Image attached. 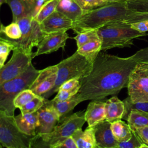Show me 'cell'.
<instances>
[{
	"label": "cell",
	"instance_id": "1",
	"mask_svg": "<svg viewBox=\"0 0 148 148\" xmlns=\"http://www.w3.org/2000/svg\"><path fill=\"white\" fill-rule=\"evenodd\" d=\"M137 63L133 55L124 58L100 52L90 73L80 80L78 97L83 102L101 100L117 94L127 87L130 75Z\"/></svg>",
	"mask_w": 148,
	"mask_h": 148
},
{
	"label": "cell",
	"instance_id": "2",
	"mask_svg": "<svg viewBox=\"0 0 148 148\" xmlns=\"http://www.w3.org/2000/svg\"><path fill=\"white\" fill-rule=\"evenodd\" d=\"M132 13L127 8L126 1L113 2L83 13L73 23L72 29L78 34L109 24L125 26V21Z\"/></svg>",
	"mask_w": 148,
	"mask_h": 148
},
{
	"label": "cell",
	"instance_id": "3",
	"mask_svg": "<svg viewBox=\"0 0 148 148\" xmlns=\"http://www.w3.org/2000/svg\"><path fill=\"white\" fill-rule=\"evenodd\" d=\"M85 112L68 115L60 120L53 130L47 134H38L32 138L31 148H53L82 128L86 122Z\"/></svg>",
	"mask_w": 148,
	"mask_h": 148
},
{
	"label": "cell",
	"instance_id": "4",
	"mask_svg": "<svg viewBox=\"0 0 148 148\" xmlns=\"http://www.w3.org/2000/svg\"><path fill=\"white\" fill-rule=\"evenodd\" d=\"M39 72L31 64L24 73L0 84V111L14 117L16 108L13 104L14 99L21 91L29 89Z\"/></svg>",
	"mask_w": 148,
	"mask_h": 148
},
{
	"label": "cell",
	"instance_id": "5",
	"mask_svg": "<svg viewBox=\"0 0 148 148\" xmlns=\"http://www.w3.org/2000/svg\"><path fill=\"white\" fill-rule=\"evenodd\" d=\"M57 65L58 71L55 85L50 91L42 96L45 99H48L58 92L61 86L65 82L72 79L81 80L88 76L92 70L93 63L76 51Z\"/></svg>",
	"mask_w": 148,
	"mask_h": 148
},
{
	"label": "cell",
	"instance_id": "6",
	"mask_svg": "<svg viewBox=\"0 0 148 148\" xmlns=\"http://www.w3.org/2000/svg\"><path fill=\"white\" fill-rule=\"evenodd\" d=\"M102 42V51L113 48L130 47L133 45L134 39L147 35L130 26L109 24L97 29Z\"/></svg>",
	"mask_w": 148,
	"mask_h": 148
},
{
	"label": "cell",
	"instance_id": "7",
	"mask_svg": "<svg viewBox=\"0 0 148 148\" xmlns=\"http://www.w3.org/2000/svg\"><path fill=\"white\" fill-rule=\"evenodd\" d=\"M21 31V36L17 40H12L1 35L10 42L14 46V49L23 51L27 54H32V50L34 47H37L45 35L39 24L32 16H28L19 20L17 21Z\"/></svg>",
	"mask_w": 148,
	"mask_h": 148
},
{
	"label": "cell",
	"instance_id": "8",
	"mask_svg": "<svg viewBox=\"0 0 148 148\" xmlns=\"http://www.w3.org/2000/svg\"><path fill=\"white\" fill-rule=\"evenodd\" d=\"M14 117L0 111V143L6 148H31L34 136L21 132L14 121Z\"/></svg>",
	"mask_w": 148,
	"mask_h": 148
},
{
	"label": "cell",
	"instance_id": "9",
	"mask_svg": "<svg viewBox=\"0 0 148 148\" xmlns=\"http://www.w3.org/2000/svg\"><path fill=\"white\" fill-rule=\"evenodd\" d=\"M127 88L132 102H148V62H138L130 75Z\"/></svg>",
	"mask_w": 148,
	"mask_h": 148
},
{
	"label": "cell",
	"instance_id": "10",
	"mask_svg": "<svg viewBox=\"0 0 148 148\" xmlns=\"http://www.w3.org/2000/svg\"><path fill=\"white\" fill-rule=\"evenodd\" d=\"M32 54H28L18 49L13 50L10 60L0 68V84L24 73L32 64Z\"/></svg>",
	"mask_w": 148,
	"mask_h": 148
},
{
	"label": "cell",
	"instance_id": "11",
	"mask_svg": "<svg viewBox=\"0 0 148 148\" xmlns=\"http://www.w3.org/2000/svg\"><path fill=\"white\" fill-rule=\"evenodd\" d=\"M57 71L58 67L57 64L40 70L39 75L31 84L29 90L36 95L42 97L54 86Z\"/></svg>",
	"mask_w": 148,
	"mask_h": 148
},
{
	"label": "cell",
	"instance_id": "12",
	"mask_svg": "<svg viewBox=\"0 0 148 148\" xmlns=\"http://www.w3.org/2000/svg\"><path fill=\"white\" fill-rule=\"evenodd\" d=\"M69 38L68 34L65 31L46 34L37 46L36 51L32 53L33 58L39 55L51 53L60 48L64 49Z\"/></svg>",
	"mask_w": 148,
	"mask_h": 148
},
{
	"label": "cell",
	"instance_id": "13",
	"mask_svg": "<svg viewBox=\"0 0 148 148\" xmlns=\"http://www.w3.org/2000/svg\"><path fill=\"white\" fill-rule=\"evenodd\" d=\"M37 112L39 124L36 129V135L51 132L60 121L58 114L48 102L47 99H45L44 105Z\"/></svg>",
	"mask_w": 148,
	"mask_h": 148
},
{
	"label": "cell",
	"instance_id": "14",
	"mask_svg": "<svg viewBox=\"0 0 148 148\" xmlns=\"http://www.w3.org/2000/svg\"><path fill=\"white\" fill-rule=\"evenodd\" d=\"M73 21L60 12L55 10L41 24L42 30L46 34L67 31L72 29Z\"/></svg>",
	"mask_w": 148,
	"mask_h": 148
},
{
	"label": "cell",
	"instance_id": "15",
	"mask_svg": "<svg viewBox=\"0 0 148 148\" xmlns=\"http://www.w3.org/2000/svg\"><path fill=\"white\" fill-rule=\"evenodd\" d=\"M93 127L97 146L99 148H115L117 146L119 142L112 133L110 123L104 120Z\"/></svg>",
	"mask_w": 148,
	"mask_h": 148
},
{
	"label": "cell",
	"instance_id": "16",
	"mask_svg": "<svg viewBox=\"0 0 148 148\" xmlns=\"http://www.w3.org/2000/svg\"><path fill=\"white\" fill-rule=\"evenodd\" d=\"M7 4L12 10V22L28 16L34 18L36 0H8Z\"/></svg>",
	"mask_w": 148,
	"mask_h": 148
},
{
	"label": "cell",
	"instance_id": "17",
	"mask_svg": "<svg viewBox=\"0 0 148 148\" xmlns=\"http://www.w3.org/2000/svg\"><path fill=\"white\" fill-rule=\"evenodd\" d=\"M105 102L101 100H92L84 112L86 121L89 128L93 127L105 120Z\"/></svg>",
	"mask_w": 148,
	"mask_h": 148
},
{
	"label": "cell",
	"instance_id": "18",
	"mask_svg": "<svg viewBox=\"0 0 148 148\" xmlns=\"http://www.w3.org/2000/svg\"><path fill=\"white\" fill-rule=\"evenodd\" d=\"M14 118L16 125L21 132L30 136L36 135V129L39 124L38 112L29 114L20 113Z\"/></svg>",
	"mask_w": 148,
	"mask_h": 148
},
{
	"label": "cell",
	"instance_id": "19",
	"mask_svg": "<svg viewBox=\"0 0 148 148\" xmlns=\"http://www.w3.org/2000/svg\"><path fill=\"white\" fill-rule=\"evenodd\" d=\"M125 110V106L116 95H114L105 102V120L112 123L123 118Z\"/></svg>",
	"mask_w": 148,
	"mask_h": 148
},
{
	"label": "cell",
	"instance_id": "20",
	"mask_svg": "<svg viewBox=\"0 0 148 148\" xmlns=\"http://www.w3.org/2000/svg\"><path fill=\"white\" fill-rule=\"evenodd\" d=\"M77 148H95L97 147L94 127H87L84 131L82 128L75 131L72 135Z\"/></svg>",
	"mask_w": 148,
	"mask_h": 148
},
{
	"label": "cell",
	"instance_id": "21",
	"mask_svg": "<svg viewBox=\"0 0 148 148\" xmlns=\"http://www.w3.org/2000/svg\"><path fill=\"white\" fill-rule=\"evenodd\" d=\"M56 10L63 14L73 22L83 14L82 9L74 0H59Z\"/></svg>",
	"mask_w": 148,
	"mask_h": 148
},
{
	"label": "cell",
	"instance_id": "22",
	"mask_svg": "<svg viewBox=\"0 0 148 148\" xmlns=\"http://www.w3.org/2000/svg\"><path fill=\"white\" fill-rule=\"evenodd\" d=\"M47 101L57 112L60 120L66 117L68 113L72 110L77 105L82 102L77 94H76L71 99L65 101H56L53 99H47Z\"/></svg>",
	"mask_w": 148,
	"mask_h": 148
},
{
	"label": "cell",
	"instance_id": "23",
	"mask_svg": "<svg viewBox=\"0 0 148 148\" xmlns=\"http://www.w3.org/2000/svg\"><path fill=\"white\" fill-rule=\"evenodd\" d=\"M76 51L90 62L93 63L99 53L102 51L101 40L100 39L91 40L77 48Z\"/></svg>",
	"mask_w": 148,
	"mask_h": 148
},
{
	"label": "cell",
	"instance_id": "24",
	"mask_svg": "<svg viewBox=\"0 0 148 148\" xmlns=\"http://www.w3.org/2000/svg\"><path fill=\"white\" fill-rule=\"evenodd\" d=\"M112 133L119 142L128 140L132 137V131L128 124L125 123L121 120L115 121L111 123Z\"/></svg>",
	"mask_w": 148,
	"mask_h": 148
},
{
	"label": "cell",
	"instance_id": "25",
	"mask_svg": "<svg viewBox=\"0 0 148 148\" xmlns=\"http://www.w3.org/2000/svg\"><path fill=\"white\" fill-rule=\"evenodd\" d=\"M127 122L132 131L148 126V112L132 110L129 114Z\"/></svg>",
	"mask_w": 148,
	"mask_h": 148
},
{
	"label": "cell",
	"instance_id": "26",
	"mask_svg": "<svg viewBox=\"0 0 148 148\" xmlns=\"http://www.w3.org/2000/svg\"><path fill=\"white\" fill-rule=\"evenodd\" d=\"M58 2L59 0H49L46 2L43 5L34 19L39 24H41L46 18L56 10Z\"/></svg>",
	"mask_w": 148,
	"mask_h": 148
},
{
	"label": "cell",
	"instance_id": "27",
	"mask_svg": "<svg viewBox=\"0 0 148 148\" xmlns=\"http://www.w3.org/2000/svg\"><path fill=\"white\" fill-rule=\"evenodd\" d=\"M0 34L1 35L12 40L20 39L22 35L20 25L17 22H12L6 26L1 24Z\"/></svg>",
	"mask_w": 148,
	"mask_h": 148
},
{
	"label": "cell",
	"instance_id": "28",
	"mask_svg": "<svg viewBox=\"0 0 148 148\" xmlns=\"http://www.w3.org/2000/svg\"><path fill=\"white\" fill-rule=\"evenodd\" d=\"M125 106V110L122 119L128 120L129 114L132 110H138L148 112V102H132L130 97L128 96L123 101Z\"/></svg>",
	"mask_w": 148,
	"mask_h": 148
},
{
	"label": "cell",
	"instance_id": "29",
	"mask_svg": "<svg viewBox=\"0 0 148 148\" xmlns=\"http://www.w3.org/2000/svg\"><path fill=\"white\" fill-rule=\"evenodd\" d=\"M80 6L83 13L90 12L99 7L109 5L113 2L107 0H74Z\"/></svg>",
	"mask_w": 148,
	"mask_h": 148
},
{
	"label": "cell",
	"instance_id": "30",
	"mask_svg": "<svg viewBox=\"0 0 148 148\" xmlns=\"http://www.w3.org/2000/svg\"><path fill=\"white\" fill-rule=\"evenodd\" d=\"M73 39L76 40L77 48L91 40L100 39L97 29H92L79 32L77 34Z\"/></svg>",
	"mask_w": 148,
	"mask_h": 148
},
{
	"label": "cell",
	"instance_id": "31",
	"mask_svg": "<svg viewBox=\"0 0 148 148\" xmlns=\"http://www.w3.org/2000/svg\"><path fill=\"white\" fill-rule=\"evenodd\" d=\"M45 98L37 95L32 101L22 106L20 110L22 114H29L37 112L45 103Z\"/></svg>",
	"mask_w": 148,
	"mask_h": 148
},
{
	"label": "cell",
	"instance_id": "32",
	"mask_svg": "<svg viewBox=\"0 0 148 148\" xmlns=\"http://www.w3.org/2000/svg\"><path fill=\"white\" fill-rule=\"evenodd\" d=\"M37 95L31 90L27 89L20 92L14 99L13 104L16 108L20 109L22 106L32 101Z\"/></svg>",
	"mask_w": 148,
	"mask_h": 148
},
{
	"label": "cell",
	"instance_id": "33",
	"mask_svg": "<svg viewBox=\"0 0 148 148\" xmlns=\"http://www.w3.org/2000/svg\"><path fill=\"white\" fill-rule=\"evenodd\" d=\"M126 4L128 9L134 13H148V0H127Z\"/></svg>",
	"mask_w": 148,
	"mask_h": 148
},
{
	"label": "cell",
	"instance_id": "34",
	"mask_svg": "<svg viewBox=\"0 0 148 148\" xmlns=\"http://www.w3.org/2000/svg\"><path fill=\"white\" fill-rule=\"evenodd\" d=\"M13 49L14 46L10 42L0 36V68L4 65L10 52Z\"/></svg>",
	"mask_w": 148,
	"mask_h": 148
},
{
	"label": "cell",
	"instance_id": "35",
	"mask_svg": "<svg viewBox=\"0 0 148 148\" xmlns=\"http://www.w3.org/2000/svg\"><path fill=\"white\" fill-rule=\"evenodd\" d=\"M132 131V134L131 139L127 141L119 142L115 148H139L143 143L140 140L136 133L133 131Z\"/></svg>",
	"mask_w": 148,
	"mask_h": 148
},
{
	"label": "cell",
	"instance_id": "36",
	"mask_svg": "<svg viewBox=\"0 0 148 148\" xmlns=\"http://www.w3.org/2000/svg\"><path fill=\"white\" fill-rule=\"evenodd\" d=\"M81 85L78 86L71 90H58L56 96L53 99L56 101H65L71 99L77 94L80 88Z\"/></svg>",
	"mask_w": 148,
	"mask_h": 148
},
{
	"label": "cell",
	"instance_id": "37",
	"mask_svg": "<svg viewBox=\"0 0 148 148\" xmlns=\"http://www.w3.org/2000/svg\"><path fill=\"white\" fill-rule=\"evenodd\" d=\"M148 20V13H134L130 15L127 20L125 21V25H130L131 24L136 23L138 21L147 20Z\"/></svg>",
	"mask_w": 148,
	"mask_h": 148
},
{
	"label": "cell",
	"instance_id": "38",
	"mask_svg": "<svg viewBox=\"0 0 148 148\" xmlns=\"http://www.w3.org/2000/svg\"><path fill=\"white\" fill-rule=\"evenodd\" d=\"M80 85H81L80 80L77 79H72L63 83L58 90H71Z\"/></svg>",
	"mask_w": 148,
	"mask_h": 148
},
{
	"label": "cell",
	"instance_id": "39",
	"mask_svg": "<svg viewBox=\"0 0 148 148\" xmlns=\"http://www.w3.org/2000/svg\"><path fill=\"white\" fill-rule=\"evenodd\" d=\"M130 27L140 32H146L148 31V20L132 23Z\"/></svg>",
	"mask_w": 148,
	"mask_h": 148
},
{
	"label": "cell",
	"instance_id": "40",
	"mask_svg": "<svg viewBox=\"0 0 148 148\" xmlns=\"http://www.w3.org/2000/svg\"><path fill=\"white\" fill-rule=\"evenodd\" d=\"M134 131L140 140L145 144L148 145V126L138 128Z\"/></svg>",
	"mask_w": 148,
	"mask_h": 148
},
{
	"label": "cell",
	"instance_id": "41",
	"mask_svg": "<svg viewBox=\"0 0 148 148\" xmlns=\"http://www.w3.org/2000/svg\"><path fill=\"white\" fill-rule=\"evenodd\" d=\"M133 56L138 62H148V46L137 51L133 54Z\"/></svg>",
	"mask_w": 148,
	"mask_h": 148
},
{
	"label": "cell",
	"instance_id": "42",
	"mask_svg": "<svg viewBox=\"0 0 148 148\" xmlns=\"http://www.w3.org/2000/svg\"><path fill=\"white\" fill-rule=\"evenodd\" d=\"M53 148H77V147L72 137L70 136Z\"/></svg>",
	"mask_w": 148,
	"mask_h": 148
},
{
	"label": "cell",
	"instance_id": "43",
	"mask_svg": "<svg viewBox=\"0 0 148 148\" xmlns=\"http://www.w3.org/2000/svg\"><path fill=\"white\" fill-rule=\"evenodd\" d=\"M110 2H123V1H127V0H107Z\"/></svg>",
	"mask_w": 148,
	"mask_h": 148
},
{
	"label": "cell",
	"instance_id": "44",
	"mask_svg": "<svg viewBox=\"0 0 148 148\" xmlns=\"http://www.w3.org/2000/svg\"><path fill=\"white\" fill-rule=\"evenodd\" d=\"M139 148H148V145L143 143V144H142V145L140 146Z\"/></svg>",
	"mask_w": 148,
	"mask_h": 148
},
{
	"label": "cell",
	"instance_id": "45",
	"mask_svg": "<svg viewBox=\"0 0 148 148\" xmlns=\"http://www.w3.org/2000/svg\"><path fill=\"white\" fill-rule=\"evenodd\" d=\"M8 0H0V5L1 6L3 3H7V2H8Z\"/></svg>",
	"mask_w": 148,
	"mask_h": 148
},
{
	"label": "cell",
	"instance_id": "46",
	"mask_svg": "<svg viewBox=\"0 0 148 148\" xmlns=\"http://www.w3.org/2000/svg\"><path fill=\"white\" fill-rule=\"evenodd\" d=\"M2 147H3V146H1V147H0V148H2Z\"/></svg>",
	"mask_w": 148,
	"mask_h": 148
},
{
	"label": "cell",
	"instance_id": "47",
	"mask_svg": "<svg viewBox=\"0 0 148 148\" xmlns=\"http://www.w3.org/2000/svg\"><path fill=\"white\" fill-rule=\"evenodd\" d=\"M95 148H99V147H98V146H97V147H95Z\"/></svg>",
	"mask_w": 148,
	"mask_h": 148
},
{
	"label": "cell",
	"instance_id": "48",
	"mask_svg": "<svg viewBox=\"0 0 148 148\" xmlns=\"http://www.w3.org/2000/svg\"><path fill=\"white\" fill-rule=\"evenodd\" d=\"M46 1H49V0H46Z\"/></svg>",
	"mask_w": 148,
	"mask_h": 148
}]
</instances>
